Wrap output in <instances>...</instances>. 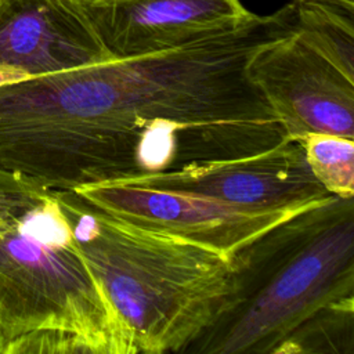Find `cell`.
Segmentation results:
<instances>
[{
	"mask_svg": "<svg viewBox=\"0 0 354 354\" xmlns=\"http://www.w3.org/2000/svg\"><path fill=\"white\" fill-rule=\"evenodd\" d=\"M296 15L301 39L354 80V21L315 8L296 10Z\"/></svg>",
	"mask_w": 354,
	"mask_h": 354,
	"instance_id": "obj_10",
	"label": "cell"
},
{
	"mask_svg": "<svg viewBox=\"0 0 354 354\" xmlns=\"http://www.w3.org/2000/svg\"><path fill=\"white\" fill-rule=\"evenodd\" d=\"M248 72L288 137L322 133L354 140V80L297 30L261 47Z\"/></svg>",
	"mask_w": 354,
	"mask_h": 354,
	"instance_id": "obj_6",
	"label": "cell"
},
{
	"mask_svg": "<svg viewBox=\"0 0 354 354\" xmlns=\"http://www.w3.org/2000/svg\"><path fill=\"white\" fill-rule=\"evenodd\" d=\"M112 184L194 194L253 212H297L333 196L313 174L301 140L290 137L252 155Z\"/></svg>",
	"mask_w": 354,
	"mask_h": 354,
	"instance_id": "obj_5",
	"label": "cell"
},
{
	"mask_svg": "<svg viewBox=\"0 0 354 354\" xmlns=\"http://www.w3.org/2000/svg\"><path fill=\"white\" fill-rule=\"evenodd\" d=\"M112 58L170 50L228 26L248 11L239 0H83Z\"/></svg>",
	"mask_w": 354,
	"mask_h": 354,
	"instance_id": "obj_9",
	"label": "cell"
},
{
	"mask_svg": "<svg viewBox=\"0 0 354 354\" xmlns=\"http://www.w3.org/2000/svg\"><path fill=\"white\" fill-rule=\"evenodd\" d=\"M73 192L118 220L213 249L230 259L253 238L301 212H253L201 195L112 183Z\"/></svg>",
	"mask_w": 354,
	"mask_h": 354,
	"instance_id": "obj_7",
	"label": "cell"
},
{
	"mask_svg": "<svg viewBox=\"0 0 354 354\" xmlns=\"http://www.w3.org/2000/svg\"><path fill=\"white\" fill-rule=\"evenodd\" d=\"M108 59L83 0H0V86Z\"/></svg>",
	"mask_w": 354,
	"mask_h": 354,
	"instance_id": "obj_8",
	"label": "cell"
},
{
	"mask_svg": "<svg viewBox=\"0 0 354 354\" xmlns=\"http://www.w3.org/2000/svg\"><path fill=\"white\" fill-rule=\"evenodd\" d=\"M0 354H133L55 191L1 170Z\"/></svg>",
	"mask_w": 354,
	"mask_h": 354,
	"instance_id": "obj_2",
	"label": "cell"
},
{
	"mask_svg": "<svg viewBox=\"0 0 354 354\" xmlns=\"http://www.w3.org/2000/svg\"><path fill=\"white\" fill-rule=\"evenodd\" d=\"M55 194L133 354L187 353L228 303L231 259L118 220L73 191Z\"/></svg>",
	"mask_w": 354,
	"mask_h": 354,
	"instance_id": "obj_4",
	"label": "cell"
},
{
	"mask_svg": "<svg viewBox=\"0 0 354 354\" xmlns=\"http://www.w3.org/2000/svg\"><path fill=\"white\" fill-rule=\"evenodd\" d=\"M296 29L290 3L170 50L1 84L0 170L73 191L268 149L288 136L248 65Z\"/></svg>",
	"mask_w": 354,
	"mask_h": 354,
	"instance_id": "obj_1",
	"label": "cell"
},
{
	"mask_svg": "<svg viewBox=\"0 0 354 354\" xmlns=\"http://www.w3.org/2000/svg\"><path fill=\"white\" fill-rule=\"evenodd\" d=\"M315 178L336 196H354V140L322 133L301 138Z\"/></svg>",
	"mask_w": 354,
	"mask_h": 354,
	"instance_id": "obj_11",
	"label": "cell"
},
{
	"mask_svg": "<svg viewBox=\"0 0 354 354\" xmlns=\"http://www.w3.org/2000/svg\"><path fill=\"white\" fill-rule=\"evenodd\" d=\"M296 10L315 8L354 21V0H292Z\"/></svg>",
	"mask_w": 354,
	"mask_h": 354,
	"instance_id": "obj_12",
	"label": "cell"
},
{
	"mask_svg": "<svg viewBox=\"0 0 354 354\" xmlns=\"http://www.w3.org/2000/svg\"><path fill=\"white\" fill-rule=\"evenodd\" d=\"M231 261L228 303L187 353L286 354L321 315L354 307V196L333 195L279 221Z\"/></svg>",
	"mask_w": 354,
	"mask_h": 354,
	"instance_id": "obj_3",
	"label": "cell"
}]
</instances>
